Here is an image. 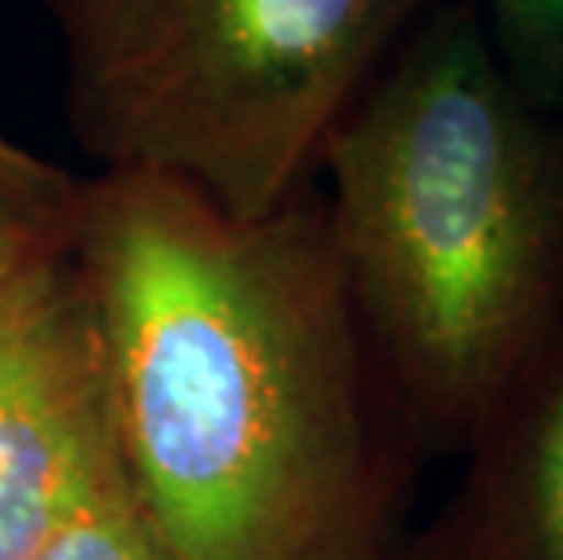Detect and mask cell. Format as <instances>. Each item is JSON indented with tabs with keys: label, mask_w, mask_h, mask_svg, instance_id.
<instances>
[{
	"label": "cell",
	"mask_w": 563,
	"mask_h": 560,
	"mask_svg": "<svg viewBox=\"0 0 563 560\" xmlns=\"http://www.w3.org/2000/svg\"><path fill=\"white\" fill-rule=\"evenodd\" d=\"M74 262L113 444L172 560H386L411 437L323 194L241 219L178 178H84Z\"/></svg>",
	"instance_id": "obj_1"
},
{
	"label": "cell",
	"mask_w": 563,
	"mask_h": 560,
	"mask_svg": "<svg viewBox=\"0 0 563 560\" xmlns=\"http://www.w3.org/2000/svg\"><path fill=\"white\" fill-rule=\"evenodd\" d=\"M476 0H440L320 150L328 222L411 437L470 448L563 342V128Z\"/></svg>",
	"instance_id": "obj_2"
},
{
	"label": "cell",
	"mask_w": 563,
	"mask_h": 560,
	"mask_svg": "<svg viewBox=\"0 0 563 560\" xmlns=\"http://www.w3.org/2000/svg\"><path fill=\"white\" fill-rule=\"evenodd\" d=\"M440 0H44L66 121L102 172L186 183L258 219Z\"/></svg>",
	"instance_id": "obj_3"
},
{
	"label": "cell",
	"mask_w": 563,
	"mask_h": 560,
	"mask_svg": "<svg viewBox=\"0 0 563 560\" xmlns=\"http://www.w3.org/2000/svg\"><path fill=\"white\" fill-rule=\"evenodd\" d=\"M110 378L74 252L0 295V560H26L117 473Z\"/></svg>",
	"instance_id": "obj_4"
},
{
	"label": "cell",
	"mask_w": 563,
	"mask_h": 560,
	"mask_svg": "<svg viewBox=\"0 0 563 560\" xmlns=\"http://www.w3.org/2000/svg\"><path fill=\"white\" fill-rule=\"evenodd\" d=\"M470 448L465 487L418 560H563V342Z\"/></svg>",
	"instance_id": "obj_5"
},
{
	"label": "cell",
	"mask_w": 563,
	"mask_h": 560,
	"mask_svg": "<svg viewBox=\"0 0 563 560\" xmlns=\"http://www.w3.org/2000/svg\"><path fill=\"white\" fill-rule=\"evenodd\" d=\"M84 178L0 135V295L74 252Z\"/></svg>",
	"instance_id": "obj_6"
},
{
	"label": "cell",
	"mask_w": 563,
	"mask_h": 560,
	"mask_svg": "<svg viewBox=\"0 0 563 560\" xmlns=\"http://www.w3.org/2000/svg\"><path fill=\"white\" fill-rule=\"evenodd\" d=\"M501 63L542 110H563V0H476Z\"/></svg>",
	"instance_id": "obj_7"
},
{
	"label": "cell",
	"mask_w": 563,
	"mask_h": 560,
	"mask_svg": "<svg viewBox=\"0 0 563 560\" xmlns=\"http://www.w3.org/2000/svg\"><path fill=\"white\" fill-rule=\"evenodd\" d=\"M26 560H172L131 498L121 466Z\"/></svg>",
	"instance_id": "obj_8"
}]
</instances>
